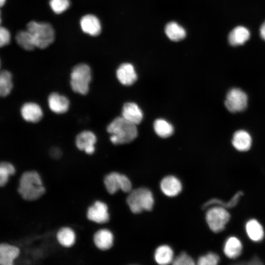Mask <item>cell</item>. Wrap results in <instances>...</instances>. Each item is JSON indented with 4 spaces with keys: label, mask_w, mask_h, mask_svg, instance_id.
I'll list each match as a JSON object with an SVG mask.
<instances>
[{
    "label": "cell",
    "mask_w": 265,
    "mask_h": 265,
    "mask_svg": "<svg viewBox=\"0 0 265 265\" xmlns=\"http://www.w3.org/2000/svg\"><path fill=\"white\" fill-rule=\"evenodd\" d=\"M105 187L110 194H114L119 189L124 192H130L132 185L130 179L125 175L112 172L106 175L103 180Z\"/></svg>",
    "instance_id": "7"
},
{
    "label": "cell",
    "mask_w": 265,
    "mask_h": 265,
    "mask_svg": "<svg viewBox=\"0 0 265 265\" xmlns=\"http://www.w3.org/2000/svg\"><path fill=\"white\" fill-rule=\"evenodd\" d=\"M55 237L58 244L65 248L73 246L77 239V235L74 229L64 226L56 230Z\"/></svg>",
    "instance_id": "16"
},
{
    "label": "cell",
    "mask_w": 265,
    "mask_h": 265,
    "mask_svg": "<svg viewBox=\"0 0 265 265\" xmlns=\"http://www.w3.org/2000/svg\"><path fill=\"white\" fill-rule=\"evenodd\" d=\"M97 139L96 135L93 132L85 130L76 136L75 145L80 151L84 152L87 155H91L95 151Z\"/></svg>",
    "instance_id": "10"
},
{
    "label": "cell",
    "mask_w": 265,
    "mask_h": 265,
    "mask_svg": "<svg viewBox=\"0 0 265 265\" xmlns=\"http://www.w3.org/2000/svg\"><path fill=\"white\" fill-rule=\"evenodd\" d=\"M219 260L216 254L210 252L199 257L197 264L199 265H216L219 263Z\"/></svg>",
    "instance_id": "32"
},
{
    "label": "cell",
    "mask_w": 265,
    "mask_h": 265,
    "mask_svg": "<svg viewBox=\"0 0 265 265\" xmlns=\"http://www.w3.org/2000/svg\"><path fill=\"white\" fill-rule=\"evenodd\" d=\"M127 203L133 213H138L143 211H151L154 206V200L149 189L140 187L130 192Z\"/></svg>",
    "instance_id": "5"
},
{
    "label": "cell",
    "mask_w": 265,
    "mask_h": 265,
    "mask_svg": "<svg viewBox=\"0 0 265 265\" xmlns=\"http://www.w3.org/2000/svg\"><path fill=\"white\" fill-rule=\"evenodd\" d=\"M85 216L89 222L99 224L106 223L110 218L108 206L101 200H95L87 207Z\"/></svg>",
    "instance_id": "8"
},
{
    "label": "cell",
    "mask_w": 265,
    "mask_h": 265,
    "mask_svg": "<svg viewBox=\"0 0 265 265\" xmlns=\"http://www.w3.org/2000/svg\"><path fill=\"white\" fill-rule=\"evenodd\" d=\"M49 5L54 13L59 14L68 9L70 1V0H50Z\"/></svg>",
    "instance_id": "31"
},
{
    "label": "cell",
    "mask_w": 265,
    "mask_h": 265,
    "mask_svg": "<svg viewBox=\"0 0 265 265\" xmlns=\"http://www.w3.org/2000/svg\"><path fill=\"white\" fill-rule=\"evenodd\" d=\"M6 0H0V6H2L3 5H4Z\"/></svg>",
    "instance_id": "36"
},
{
    "label": "cell",
    "mask_w": 265,
    "mask_h": 265,
    "mask_svg": "<svg viewBox=\"0 0 265 265\" xmlns=\"http://www.w3.org/2000/svg\"><path fill=\"white\" fill-rule=\"evenodd\" d=\"M11 35L9 30L4 27L0 29V45L3 47L9 44L10 41Z\"/></svg>",
    "instance_id": "34"
},
{
    "label": "cell",
    "mask_w": 265,
    "mask_h": 265,
    "mask_svg": "<svg viewBox=\"0 0 265 265\" xmlns=\"http://www.w3.org/2000/svg\"><path fill=\"white\" fill-rule=\"evenodd\" d=\"M92 79L90 67L85 63H80L74 67L70 74V84L72 90L82 95L89 91Z\"/></svg>",
    "instance_id": "3"
},
{
    "label": "cell",
    "mask_w": 265,
    "mask_h": 265,
    "mask_svg": "<svg viewBox=\"0 0 265 265\" xmlns=\"http://www.w3.org/2000/svg\"><path fill=\"white\" fill-rule=\"evenodd\" d=\"M154 258L156 262L158 264L161 265H168L173 262L174 259L173 251L168 245H160L156 249Z\"/></svg>",
    "instance_id": "24"
},
{
    "label": "cell",
    "mask_w": 265,
    "mask_h": 265,
    "mask_svg": "<svg viewBox=\"0 0 265 265\" xmlns=\"http://www.w3.org/2000/svg\"><path fill=\"white\" fill-rule=\"evenodd\" d=\"M80 25L84 33L92 36L98 35L102 30L99 19L93 14H86L82 17Z\"/></svg>",
    "instance_id": "15"
},
{
    "label": "cell",
    "mask_w": 265,
    "mask_h": 265,
    "mask_svg": "<svg viewBox=\"0 0 265 265\" xmlns=\"http://www.w3.org/2000/svg\"><path fill=\"white\" fill-rule=\"evenodd\" d=\"M250 37V32L246 27L239 26L233 28L228 35V41L232 46L244 44Z\"/></svg>",
    "instance_id": "20"
},
{
    "label": "cell",
    "mask_w": 265,
    "mask_h": 265,
    "mask_svg": "<svg viewBox=\"0 0 265 265\" xmlns=\"http://www.w3.org/2000/svg\"><path fill=\"white\" fill-rule=\"evenodd\" d=\"M16 40L18 44L26 50L31 51L36 47L34 39L27 29L19 31L16 35Z\"/></svg>",
    "instance_id": "27"
},
{
    "label": "cell",
    "mask_w": 265,
    "mask_h": 265,
    "mask_svg": "<svg viewBox=\"0 0 265 265\" xmlns=\"http://www.w3.org/2000/svg\"><path fill=\"white\" fill-rule=\"evenodd\" d=\"M242 245L240 240L235 237H231L226 241L223 251L225 255L230 259H235L241 254Z\"/></svg>",
    "instance_id": "22"
},
{
    "label": "cell",
    "mask_w": 265,
    "mask_h": 265,
    "mask_svg": "<svg viewBox=\"0 0 265 265\" xmlns=\"http://www.w3.org/2000/svg\"><path fill=\"white\" fill-rule=\"evenodd\" d=\"M20 114L25 121L33 123L39 122L43 116L41 107L33 102L23 104L20 108Z\"/></svg>",
    "instance_id": "11"
},
{
    "label": "cell",
    "mask_w": 265,
    "mask_h": 265,
    "mask_svg": "<svg viewBox=\"0 0 265 265\" xmlns=\"http://www.w3.org/2000/svg\"><path fill=\"white\" fill-rule=\"evenodd\" d=\"M230 218V214L223 207L214 206L208 210L206 220L210 229L214 233L222 231Z\"/></svg>",
    "instance_id": "6"
},
{
    "label": "cell",
    "mask_w": 265,
    "mask_h": 265,
    "mask_svg": "<svg viewBox=\"0 0 265 265\" xmlns=\"http://www.w3.org/2000/svg\"><path fill=\"white\" fill-rule=\"evenodd\" d=\"M165 32L168 38L173 41H179L185 38V28L175 22L168 23L165 27Z\"/></svg>",
    "instance_id": "25"
},
{
    "label": "cell",
    "mask_w": 265,
    "mask_h": 265,
    "mask_svg": "<svg viewBox=\"0 0 265 265\" xmlns=\"http://www.w3.org/2000/svg\"><path fill=\"white\" fill-rule=\"evenodd\" d=\"M260 34L261 38L265 41V21L263 23L260 27Z\"/></svg>",
    "instance_id": "35"
},
{
    "label": "cell",
    "mask_w": 265,
    "mask_h": 265,
    "mask_svg": "<svg viewBox=\"0 0 265 265\" xmlns=\"http://www.w3.org/2000/svg\"><path fill=\"white\" fill-rule=\"evenodd\" d=\"M116 77L123 85L129 86L137 80V76L133 66L129 63H123L116 71Z\"/></svg>",
    "instance_id": "17"
},
{
    "label": "cell",
    "mask_w": 265,
    "mask_h": 265,
    "mask_svg": "<svg viewBox=\"0 0 265 265\" xmlns=\"http://www.w3.org/2000/svg\"><path fill=\"white\" fill-rule=\"evenodd\" d=\"M154 129L156 133L160 137L167 138L174 132L173 126L166 120L158 119L154 123Z\"/></svg>",
    "instance_id": "28"
},
{
    "label": "cell",
    "mask_w": 265,
    "mask_h": 265,
    "mask_svg": "<svg viewBox=\"0 0 265 265\" xmlns=\"http://www.w3.org/2000/svg\"><path fill=\"white\" fill-rule=\"evenodd\" d=\"M245 230L248 237L254 241H260L264 238L263 227L256 219L248 220L245 225Z\"/></svg>",
    "instance_id": "23"
},
{
    "label": "cell",
    "mask_w": 265,
    "mask_h": 265,
    "mask_svg": "<svg viewBox=\"0 0 265 265\" xmlns=\"http://www.w3.org/2000/svg\"><path fill=\"white\" fill-rule=\"evenodd\" d=\"M26 29L31 34L37 48H46L54 41V30L49 23L30 21L27 25Z\"/></svg>",
    "instance_id": "4"
},
{
    "label": "cell",
    "mask_w": 265,
    "mask_h": 265,
    "mask_svg": "<svg viewBox=\"0 0 265 265\" xmlns=\"http://www.w3.org/2000/svg\"><path fill=\"white\" fill-rule=\"evenodd\" d=\"M136 125L122 116L116 117L109 123L106 128L107 132L111 134V142L114 144L131 142L137 135Z\"/></svg>",
    "instance_id": "2"
},
{
    "label": "cell",
    "mask_w": 265,
    "mask_h": 265,
    "mask_svg": "<svg viewBox=\"0 0 265 265\" xmlns=\"http://www.w3.org/2000/svg\"><path fill=\"white\" fill-rule=\"evenodd\" d=\"M122 115L125 119L135 125L139 124L143 119L141 109L136 104L132 102L124 104Z\"/></svg>",
    "instance_id": "19"
},
{
    "label": "cell",
    "mask_w": 265,
    "mask_h": 265,
    "mask_svg": "<svg viewBox=\"0 0 265 265\" xmlns=\"http://www.w3.org/2000/svg\"><path fill=\"white\" fill-rule=\"evenodd\" d=\"M16 168L11 162L2 161L0 163V186H6L9 181L10 177L16 173Z\"/></svg>",
    "instance_id": "26"
},
{
    "label": "cell",
    "mask_w": 265,
    "mask_h": 265,
    "mask_svg": "<svg viewBox=\"0 0 265 265\" xmlns=\"http://www.w3.org/2000/svg\"><path fill=\"white\" fill-rule=\"evenodd\" d=\"M16 191L21 198L26 202L40 199L46 191L42 177L36 170H25L19 176Z\"/></svg>",
    "instance_id": "1"
},
{
    "label": "cell",
    "mask_w": 265,
    "mask_h": 265,
    "mask_svg": "<svg viewBox=\"0 0 265 265\" xmlns=\"http://www.w3.org/2000/svg\"><path fill=\"white\" fill-rule=\"evenodd\" d=\"M21 253V250L17 246L3 242L0 244V265H13Z\"/></svg>",
    "instance_id": "13"
},
{
    "label": "cell",
    "mask_w": 265,
    "mask_h": 265,
    "mask_svg": "<svg viewBox=\"0 0 265 265\" xmlns=\"http://www.w3.org/2000/svg\"><path fill=\"white\" fill-rule=\"evenodd\" d=\"M233 146L239 151H248L252 144L250 135L246 131L239 130L235 132L232 139Z\"/></svg>",
    "instance_id": "21"
},
{
    "label": "cell",
    "mask_w": 265,
    "mask_h": 265,
    "mask_svg": "<svg viewBox=\"0 0 265 265\" xmlns=\"http://www.w3.org/2000/svg\"><path fill=\"white\" fill-rule=\"evenodd\" d=\"M242 195L243 192L239 191L227 203L217 198L211 199L203 205V208L204 209L213 205H216V206H220L224 208H233L236 206L240 196Z\"/></svg>",
    "instance_id": "30"
},
{
    "label": "cell",
    "mask_w": 265,
    "mask_h": 265,
    "mask_svg": "<svg viewBox=\"0 0 265 265\" xmlns=\"http://www.w3.org/2000/svg\"><path fill=\"white\" fill-rule=\"evenodd\" d=\"M160 187L162 192L168 197H174L178 195L182 189L180 181L173 176H167L160 182Z\"/></svg>",
    "instance_id": "18"
},
{
    "label": "cell",
    "mask_w": 265,
    "mask_h": 265,
    "mask_svg": "<svg viewBox=\"0 0 265 265\" xmlns=\"http://www.w3.org/2000/svg\"><path fill=\"white\" fill-rule=\"evenodd\" d=\"M247 102L248 98L246 93L239 88H234L228 92L225 106L230 112H239L246 108Z\"/></svg>",
    "instance_id": "9"
},
{
    "label": "cell",
    "mask_w": 265,
    "mask_h": 265,
    "mask_svg": "<svg viewBox=\"0 0 265 265\" xmlns=\"http://www.w3.org/2000/svg\"><path fill=\"white\" fill-rule=\"evenodd\" d=\"M47 101L50 109L56 114H63L70 107V101L68 98L57 92L51 93L48 96Z\"/></svg>",
    "instance_id": "12"
},
{
    "label": "cell",
    "mask_w": 265,
    "mask_h": 265,
    "mask_svg": "<svg viewBox=\"0 0 265 265\" xmlns=\"http://www.w3.org/2000/svg\"><path fill=\"white\" fill-rule=\"evenodd\" d=\"M92 241L97 248L105 251L109 249L112 246L114 236L109 230L105 228L100 229L93 234Z\"/></svg>",
    "instance_id": "14"
},
{
    "label": "cell",
    "mask_w": 265,
    "mask_h": 265,
    "mask_svg": "<svg viewBox=\"0 0 265 265\" xmlns=\"http://www.w3.org/2000/svg\"><path fill=\"white\" fill-rule=\"evenodd\" d=\"M13 88L12 76L7 70H3L0 74V95L5 97L9 95Z\"/></svg>",
    "instance_id": "29"
},
{
    "label": "cell",
    "mask_w": 265,
    "mask_h": 265,
    "mask_svg": "<svg viewBox=\"0 0 265 265\" xmlns=\"http://www.w3.org/2000/svg\"><path fill=\"white\" fill-rule=\"evenodd\" d=\"M172 264L174 265H194V261L185 252L181 253L174 258Z\"/></svg>",
    "instance_id": "33"
}]
</instances>
